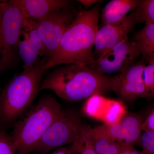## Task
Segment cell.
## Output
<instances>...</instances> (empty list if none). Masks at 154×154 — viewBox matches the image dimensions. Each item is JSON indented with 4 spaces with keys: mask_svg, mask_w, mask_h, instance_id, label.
<instances>
[{
    "mask_svg": "<svg viewBox=\"0 0 154 154\" xmlns=\"http://www.w3.org/2000/svg\"><path fill=\"white\" fill-rule=\"evenodd\" d=\"M99 14L97 7L76 14L62 36L57 49L46 61V70L63 64L92 66L95 60L93 52Z\"/></svg>",
    "mask_w": 154,
    "mask_h": 154,
    "instance_id": "1",
    "label": "cell"
},
{
    "mask_svg": "<svg viewBox=\"0 0 154 154\" xmlns=\"http://www.w3.org/2000/svg\"><path fill=\"white\" fill-rule=\"evenodd\" d=\"M113 79L91 66L72 64L51 72L42 82L40 90H51L61 99L76 102L113 91Z\"/></svg>",
    "mask_w": 154,
    "mask_h": 154,
    "instance_id": "2",
    "label": "cell"
},
{
    "mask_svg": "<svg viewBox=\"0 0 154 154\" xmlns=\"http://www.w3.org/2000/svg\"><path fill=\"white\" fill-rule=\"evenodd\" d=\"M47 61L40 60L34 66L24 69L0 93V121H14L31 104L40 91L42 79L47 70Z\"/></svg>",
    "mask_w": 154,
    "mask_h": 154,
    "instance_id": "3",
    "label": "cell"
},
{
    "mask_svg": "<svg viewBox=\"0 0 154 154\" xmlns=\"http://www.w3.org/2000/svg\"><path fill=\"white\" fill-rule=\"evenodd\" d=\"M60 104L51 96H44L15 125L12 139L18 154L33 152L42 135L60 114Z\"/></svg>",
    "mask_w": 154,
    "mask_h": 154,
    "instance_id": "4",
    "label": "cell"
},
{
    "mask_svg": "<svg viewBox=\"0 0 154 154\" xmlns=\"http://www.w3.org/2000/svg\"><path fill=\"white\" fill-rule=\"evenodd\" d=\"M25 19L11 0L0 1V71L8 68L15 60Z\"/></svg>",
    "mask_w": 154,
    "mask_h": 154,
    "instance_id": "5",
    "label": "cell"
},
{
    "mask_svg": "<svg viewBox=\"0 0 154 154\" xmlns=\"http://www.w3.org/2000/svg\"><path fill=\"white\" fill-rule=\"evenodd\" d=\"M83 125L77 112L63 109L42 135L33 152L46 154L54 149L72 144L79 136Z\"/></svg>",
    "mask_w": 154,
    "mask_h": 154,
    "instance_id": "6",
    "label": "cell"
},
{
    "mask_svg": "<svg viewBox=\"0 0 154 154\" xmlns=\"http://www.w3.org/2000/svg\"><path fill=\"white\" fill-rule=\"evenodd\" d=\"M76 14L68 9L52 11L35 20L45 48V56L48 58L57 49L62 36Z\"/></svg>",
    "mask_w": 154,
    "mask_h": 154,
    "instance_id": "7",
    "label": "cell"
},
{
    "mask_svg": "<svg viewBox=\"0 0 154 154\" xmlns=\"http://www.w3.org/2000/svg\"><path fill=\"white\" fill-rule=\"evenodd\" d=\"M140 55L137 45L134 41H130L127 36L95 60L91 67L103 75L120 73L134 64Z\"/></svg>",
    "mask_w": 154,
    "mask_h": 154,
    "instance_id": "8",
    "label": "cell"
},
{
    "mask_svg": "<svg viewBox=\"0 0 154 154\" xmlns=\"http://www.w3.org/2000/svg\"><path fill=\"white\" fill-rule=\"evenodd\" d=\"M144 65L134 63L113 76V91L126 101H134L139 98H148L143 80Z\"/></svg>",
    "mask_w": 154,
    "mask_h": 154,
    "instance_id": "9",
    "label": "cell"
},
{
    "mask_svg": "<svg viewBox=\"0 0 154 154\" xmlns=\"http://www.w3.org/2000/svg\"><path fill=\"white\" fill-rule=\"evenodd\" d=\"M137 19L134 14L127 16L118 23L103 25L99 28L95 37L93 52L95 60L101 57L116 45L128 36Z\"/></svg>",
    "mask_w": 154,
    "mask_h": 154,
    "instance_id": "10",
    "label": "cell"
},
{
    "mask_svg": "<svg viewBox=\"0 0 154 154\" xmlns=\"http://www.w3.org/2000/svg\"><path fill=\"white\" fill-rule=\"evenodd\" d=\"M143 121L139 116L126 114L119 122L111 125H106L108 133L113 140L125 146H134L140 141Z\"/></svg>",
    "mask_w": 154,
    "mask_h": 154,
    "instance_id": "11",
    "label": "cell"
},
{
    "mask_svg": "<svg viewBox=\"0 0 154 154\" xmlns=\"http://www.w3.org/2000/svg\"><path fill=\"white\" fill-rule=\"evenodd\" d=\"M26 19L37 20L52 11L68 9L69 2L65 0H11Z\"/></svg>",
    "mask_w": 154,
    "mask_h": 154,
    "instance_id": "12",
    "label": "cell"
},
{
    "mask_svg": "<svg viewBox=\"0 0 154 154\" xmlns=\"http://www.w3.org/2000/svg\"><path fill=\"white\" fill-rule=\"evenodd\" d=\"M139 1L112 0L102 10L101 18L102 25L114 24L122 21L130 11L137 9Z\"/></svg>",
    "mask_w": 154,
    "mask_h": 154,
    "instance_id": "13",
    "label": "cell"
},
{
    "mask_svg": "<svg viewBox=\"0 0 154 154\" xmlns=\"http://www.w3.org/2000/svg\"><path fill=\"white\" fill-rule=\"evenodd\" d=\"M140 50L143 56L147 58L154 54V24L145 22V25L134 36L133 40Z\"/></svg>",
    "mask_w": 154,
    "mask_h": 154,
    "instance_id": "14",
    "label": "cell"
},
{
    "mask_svg": "<svg viewBox=\"0 0 154 154\" xmlns=\"http://www.w3.org/2000/svg\"><path fill=\"white\" fill-rule=\"evenodd\" d=\"M92 135L94 149L97 154H104L116 142L110 136L104 124L92 128Z\"/></svg>",
    "mask_w": 154,
    "mask_h": 154,
    "instance_id": "15",
    "label": "cell"
},
{
    "mask_svg": "<svg viewBox=\"0 0 154 154\" xmlns=\"http://www.w3.org/2000/svg\"><path fill=\"white\" fill-rule=\"evenodd\" d=\"M24 38L19 42L18 52L23 63L24 69L30 68L38 63L40 60V53L30 44L27 35L22 31Z\"/></svg>",
    "mask_w": 154,
    "mask_h": 154,
    "instance_id": "16",
    "label": "cell"
},
{
    "mask_svg": "<svg viewBox=\"0 0 154 154\" xmlns=\"http://www.w3.org/2000/svg\"><path fill=\"white\" fill-rule=\"evenodd\" d=\"M92 130L90 125H83L79 136L73 143L74 146L73 154H97L93 145Z\"/></svg>",
    "mask_w": 154,
    "mask_h": 154,
    "instance_id": "17",
    "label": "cell"
},
{
    "mask_svg": "<svg viewBox=\"0 0 154 154\" xmlns=\"http://www.w3.org/2000/svg\"><path fill=\"white\" fill-rule=\"evenodd\" d=\"M22 31L27 35L32 46L39 51L40 55L45 56L44 45L35 20L25 18Z\"/></svg>",
    "mask_w": 154,
    "mask_h": 154,
    "instance_id": "18",
    "label": "cell"
},
{
    "mask_svg": "<svg viewBox=\"0 0 154 154\" xmlns=\"http://www.w3.org/2000/svg\"><path fill=\"white\" fill-rule=\"evenodd\" d=\"M126 110L122 102L113 100L110 110L103 122L104 124L111 125L119 122L126 115Z\"/></svg>",
    "mask_w": 154,
    "mask_h": 154,
    "instance_id": "19",
    "label": "cell"
},
{
    "mask_svg": "<svg viewBox=\"0 0 154 154\" xmlns=\"http://www.w3.org/2000/svg\"><path fill=\"white\" fill-rule=\"evenodd\" d=\"M147 65L143 70V80L149 98H154V54L146 58Z\"/></svg>",
    "mask_w": 154,
    "mask_h": 154,
    "instance_id": "20",
    "label": "cell"
},
{
    "mask_svg": "<svg viewBox=\"0 0 154 154\" xmlns=\"http://www.w3.org/2000/svg\"><path fill=\"white\" fill-rule=\"evenodd\" d=\"M135 14L137 19L154 24V0L139 1Z\"/></svg>",
    "mask_w": 154,
    "mask_h": 154,
    "instance_id": "21",
    "label": "cell"
},
{
    "mask_svg": "<svg viewBox=\"0 0 154 154\" xmlns=\"http://www.w3.org/2000/svg\"><path fill=\"white\" fill-rule=\"evenodd\" d=\"M17 148L11 136L0 130V154H15Z\"/></svg>",
    "mask_w": 154,
    "mask_h": 154,
    "instance_id": "22",
    "label": "cell"
},
{
    "mask_svg": "<svg viewBox=\"0 0 154 154\" xmlns=\"http://www.w3.org/2000/svg\"><path fill=\"white\" fill-rule=\"evenodd\" d=\"M140 142L143 154H154V132L145 131L141 135Z\"/></svg>",
    "mask_w": 154,
    "mask_h": 154,
    "instance_id": "23",
    "label": "cell"
},
{
    "mask_svg": "<svg viewBox=\"0 0 154 154\" xmlns=\"http://www.w3.org/2000/svg\"><path fill=\"white\" fill-rule=\"evenodd\" d=\"M142 131L154 132V106L152 108L144 120L141 126Z\"/></svg>",
    "mask_w": 154,
    "mask_h": 154,
    "instance_id": "24",
    "label": "cell"
},
{
    "mask_svg": "<svg viewBox=\"0 0 154 154\" xmlns=\"http://www.w3.org/2000/svg\"><path fill=\"white\" fill-rule=\"evenodd\" d=\"M124 146L120 143L116 142L104 154H120Z\"/></svg>",
    "mask_w": 154,
    "mask_h": 154,
    "instance_id": "25",
    "label": "cell"
},
{
    "mask_svg": "<svg viewBox=\"0 0 154 154\" xmlns=\"http://www.w3.org/2000/svg\"><path fill=\"white\" fill-rule=\"evenodd\" d=\"M74 151V146L73 144L63 146L57 149L50 154H73Z\"/></svg>",
    "mask_w": 154,
    "mask_h": 154,
    "instance_id": "26",
    "label": "cell"
},
{
    "mask_svg": "<svg viewBox=\"0 0 154 154\" xmlns=\"http://www.w3.org/2000/svg\"><path fill=\"white\" fill-rule=\"evenodd\" d=\"M120 154H143L142 151L138 150L134 146H125Z\"/></svg>",
    "mask_w": 154,
    "mask_h": 154,
    "instance_id": "27",
    "label": "cell"
},
{
    "mask_svg": "<svg viewBox=\"0 0 154 154\" xmlns=\"http://www.w3.org/2000/svg\"><path fill=\"white\" fill-rule=\"evenodd\" d=\"M99 1H96V0H81V1H79V2L82 3V5H83L84 7L87 8L91 7V6L96 4Z\"/></svg>",
    "mask_w": 154,
    "mask_h": 154,
    "instance_id": "28",
    "label": "cell"
},
{
    "mask_svg": "<svg viewBox=\"0 0 154 154\" xmlns=\"http://www.w3.org/2000/svg\"><path fill=\"white\" fill-rule=\"evenodd\" d=\"M1 49H2V45H1V39H0V55H1Z\"/></svg>",
    "mask_w": 154,
    "mask_h": 154,
    "instance_id": "29",
    "label": "cell"
},
{
    "mask_svg": "<svg viewBox=\"0 0 154 154\" xmlns=\"http://www.w3.org/2000/svg\"></svg>",
    "mask_w": 154,
    "mask_h": 154,
    "instance_id": "30",
    "label": "cell"
}]
</instances>
